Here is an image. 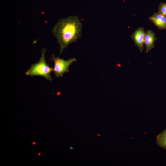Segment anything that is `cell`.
<instances>
[{
  "instance_id": "cell-3",
  "label": "cell",
  "mask_w": 166,
  "mask_h": 166,
  "mask_svg": "<svg viewBox=\"0 0 166 166\" xmlns=\"http://www.w3.org/2000/svg\"><path fill=\"white\" fill-rule=\"evenodd\" d=\"M51 60L54 63L53 71L55 77L57 78L62 76L65 73L69 72V68L70 65L73 62L76 61V59L74 58L65 60L60 58L59 57H55L53 54L52 55Z\"/></svg>"
},
{
  "instance_id": "cell-11",
  "label": "cell",
  "mask_w": 166,
  "mask_h": 166,
  "mask_svg": "<svg viewBox=\"0 0 166 166\" xmlns=\"http://www.w3.org/2000/svg\"><path fill=\"white\" fill-rule=\"evenodd\" d=\"M38 155L39 156H40V155H41V153H40V152H39V153H38Z\"/></svg>"
},
{
  "instance_id": "cell-6",
  "label": "cell",
  "mask_w": 166,
  "mask_h": 166,
  "mask_svg": "<svg viewBox=\"0 0 166 166\" xmlns=\"http://www.w3.org/2000/svg\"><path fill=\"white\" fill-rule=\"evenodd\" d=\"M156 39L155 33L152 31L149 30L145 33L144 43L146 48L147 53L154 47Z\"/></svg>"
},
{
  "instance_id": "cell-12",
  "label": "cell",
  "mask_w": 166,
  "mask_h": 166,
  "mask_svg": "<svg viewBox=\"0 0 166 166\" xmlns=\"http://www.w3.org/2000/svg\"><path fill=\"white\" fill-rule=\"evenodd\" d=\"M97 135L98 136H100V134H98Z\"/></svg>"
},
{
  "instance_id": "cell-2",
  "label": "cell",
  "mask_w": 166,
  "mask_h": 166,
  "mask_svg": "<svg viewBox=\"0 0 166 166\" xmlns=\"http://www.w3.org/2000/svg\"><path fill=\"white\" fill-rule=\"evenodd\" d=\"M46 49L43 48L41 50V56L39 61L32 64L30 69L27 71L26 75L31 77L41 76L47 80L51 81L52 78L51 72L53 71L52 68L48 65L45 60V54Z\"/></svg>"
},
{
  "instance_id": "cell-10",
  "label": "cell",
  "mask_w": 166,
  "mask_h": 166,
  "mask_svg": "<svg viewBox=\"0 0 166 166\" xmlns=\"http://www.w3.org/2000/svg\"><path fill=\"white\" fill-rule=\"evenodd\" d=\"M32 144H33L34 145H35V142H32Z\"/></svg>"
},
{
  "instance_id": "cell-7",
  "label": "cell",
  "mask_w": 166,
  "mask_h": 166,
  "mask_svg": "<svg viewBox=\"0 0 166 166\" xmlns=\"http://www.w3.org/2000/svg\"><path fill=\"white\" fill-rule=\"evenodd\" d=\"M156 142L159 147L166 150V129L157 136Z\"/></svg>"
},
{
  "instance_id": "cell-5",
  "label": "cell",
  "mask_w": 166,
  "mask_h": 166,
  "mask_svg": "<svg viewBox=\"0 0 166 166\" xmlns=\"http://www.w3.org/2000/svg\"><path fill=\"white\" fill-rule=\"evenodd\" d=\"M149 19L159 29H166V16L160 13H155Z\"/></svg>"
},
{
  "instance_id": "cell-1",
  "label": "cell",
  "mask_w": 166,
  "mask_h": 166,
  "mask_svg": "<svg viewBox=\"0 0 166 166\" xmlns=\"http://www.w3.org/2000/svg\"><path fill=\"white\" fill-rule=\"evenodd\" d=\"M82 26L81 22L76 16H69L57 21L52 31L59 45L60 54L69 44L81 38Z\"/></svg>"
},
{
  "instance_id": "cell-9",
  "label": "cell",
  "mask_w": 166,
  "mask_h": 166,
  "mask_svg": "<svg viewBox=\"0 0 166 166\" xmlns=\"http://www.w3.org/2000/svg\"><path fill=\"white\" fill-rule=\"evenodd\" d=\"M69 148H70V149L71 150H72L73 149V147H69Z\"/></svg>"
},
{
  "instance_id": "cell-4",
  "label": "cell",
  "mask_w": 166,
  "mask_h": 166,
  "mask_svg": "<svg viewBox=\"0 0 166 166\" xmlns=\"http://www.w3.org/2000/svg\"><path fill=\"white\" fill-rule=\"evenodd\" d=\"M145 34L144 29L139 27L132 34L131 36L135 45L141 52H142L144 49Z\"/></svg>"
},
{
  "instance_id": "cell-8",
  "label": "cell",
  "mask_w": 166,
  "mask_h": 166,
  "mask_svg": "<svg viewBox=\"0 0 166 166\" xmlns=\"http://www.w3.org/2000/svg\"><path fill=\"white\" fill-rule=\"evenodd\" d=\"M158 12L166 16V3L162 2L159 6Z\"/></svg>"
}]
</instances>
